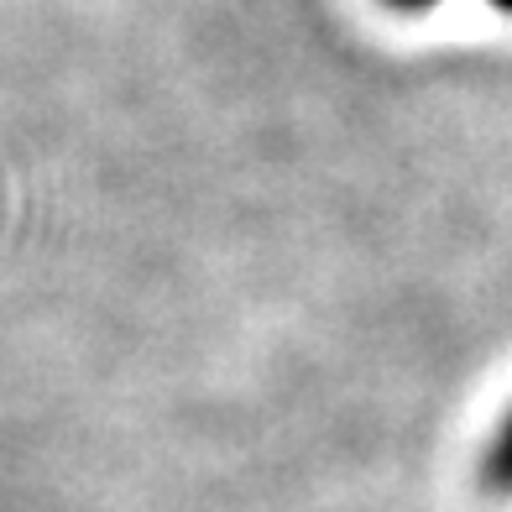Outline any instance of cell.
Masks as SVG:
<instances>
[{"mask_svg": "<svg viewBox=\"0 0 512 512\" xmlns=\"http://www.w3.org/2000/svg\"><path fill=\"white\" fill-rule=\"evenodd\" d=\"M392 6H403V11H418V6H434V0H392Z\"/></svg>", "mask_w": 512, "mask_h": 512, "instance_id": "cell-1", "label": "cell"}, {"mask_svg": "<svg viewBox=\"0 0 512 512\" xmlns=\"http://www.w3.org/2000/svg\"><path fill=\"white\" fill-rule=\"evenodd\" d=\"M497 6H502V11H512V0H497Z\"/></svg>", "mask_w": 512, "mask_h": 512, "instance_id": "cell-2", "label": "cell"}]
</instances>
